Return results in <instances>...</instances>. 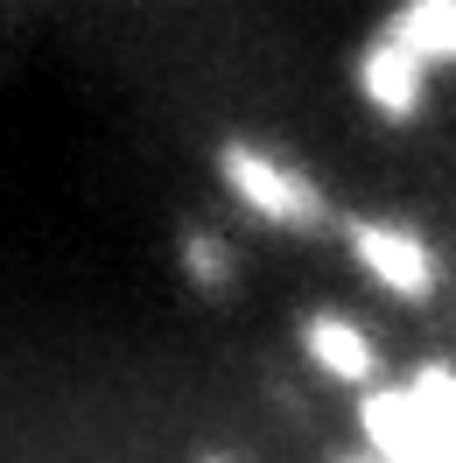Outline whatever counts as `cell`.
Listing matches in <instances>:
<instances>
[{
  "instance_id": "5",
  "label": "cell",
  "mask_w": 456,
  "mask_h": 463,
  "mask_svg": "<svg viewBox=\"0 0 456 463\" xmlns=\"http://www.w3.org/2000/svg\"><path fill=\"white\" fill-rule=\"evenodd\" d=\"M379 35H386L407 63H422L428 78H435V71H456V0H400L394 22Z\"/></svg>"
},
{
  "instance_id": "7",
  "label": "cell",
  "mask_w": 456,
  "mask_h": 463,
  "mask_svg": "<svg viewBox=\"0 0 456 463\" xmlns=\"http://www.w3.org/2000/svg\"><path fill=\"white\" fill-rule=\"evenodd\" d=\"M337 463H379V457H366V449H351V457H337Z\"/></svg>"
},
{
  "instance_id": "8",
  "label": "cell",
  "mask_w": 456,
  "mask_h": 463,
  "mask_svg": "<svg viewBox=\"0 0 456 463\" xmlns=\"http://www.w3.org/2000/svg\"><path fill=\"white\" fill-rule=\"evenodd\" d=\"M204 463H225V457H204Z\"/></svg>"
},
{
  "instance_id": "1",
  "label": "cell",
  "mask_w": 456,
  "mask_h": 463,
  "mask_svg": "<svg viewBox=\"0 0 456 463\" xmlns=\"http://www.w3.org/2000/svg\"><path fill=\"white\" fill-rule=\"evenodd\" d=\"M358 449L379 463H456V365L358 386Z\"/></svg>"
},
{
  "instance_id": "4",
  "label": "cell",
  "mask_w": 456,
  "mask_h": 463,
  "mask_svg": "<svg viewBox=\"0 0 456 463\" xmlns=\"http://www.w3.org/2000/svg\"><path fill=\"white\" fill-rule=\"evenodd\" d=\"M302 358H309L330 386H351V393L379 379V337H372L358 317H344V309L302 317Z\"/></svg>"
},
{
  "instance_id": "3",
  "label": "cell",
  "mask_w": 456,
  "mask_h": 463,
  "mask_svg": "<svg viewBox=\"0 0 456 463\" xmlns=\"http://www.w3.org/2000/svg\"><path fill=\"white\" fill-rule=\"evenodd\" d=\"M344 246H351V267H358L379 295H394V302H428L435 281H442L435 246H428L414 225H400V218H351V225H344Z\"/></svg>"
},
{
  "instance_id": "2",
  "label": "cell",
  "mask_w": 456,
  "mask_h": 463,
  "mask_svg": "<svg viewBox=\"0 0 456 463\" xmlns=\"http://www.w3.org/2000/svg\"><path fill=\"white\" fill-rule=\"evenodd\" d=\"M218 175H225L232 203L246 218H260V225H274V232H309L323 218V190L288 155H274V147H260V141H225L218 147Z\"/></svg>"
},
{
  "instance_id": "6",
  "label": "cell",
  "mask_w": 456,
  "mask_h": 463,
  "mask_svg": "<svg viewBox=\"0 0 456 463\" xmlns=\"http://www.w3.org/2000/svg\"><path fill=\"white\" fill-rule=\"evenodd\" d=\"M428 85H435V78H428L422 63H407L386 35L358 57V99H366L379 119H414L428 106Z\"/></svg>"
}]
</instances>
